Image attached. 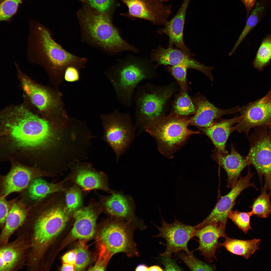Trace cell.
<instances>
[{
	"instance_id": "cell-1",
	"label": "cell",
	"mask_w": 271,
	"mask_h": 271,
	"mask_svg": "<svg viewBox=\"0 0 271 271\" xmlns=\"http://www.w3.org/2000/svg\"><path fill=\"white\" fill-rule=\"evenodd\" d=\"M2 131L18 147L35 149L46 146L57 151L64 148L70 137L67 119L46 115L36 109L27 98L0 112Z\"/></svg>"
},
{
	"instance_id": "cell-2",
	"label": "cell",
	"mask_w": 271,
	"mask_h": 271,
	"mask_svg": "<svg viewBox=\"0 0 271 271\" xmlns=\"http://www.w3.org/2000/svg\"><path fill=\"white\" fill-rule=\"evenodd\" d=\"M27 43L28 62L43 68L55 87L63 82L67 67L73 66L80 68L86 62L85 58L64 49L53 38L50 30L37 22L30 23Z\"/></svg>"
},
{
	"instance_id": "cell-3",
	"label": "cell",
	"mask_w": 271,
	"mask_h": 271,
	"mask_svg": "<svg viewBox=\"0 0 271 271\" xmlns=\"http://www.w3.org/2000/svg\"><path fill=\"white\" fill-rule=\"evenodd\" d=\"M69 215L65 206L51 195L32 205L26 220L32 225L27 255L30 266L37 267L41 262L42 265L51 242L65 227Z\"/></svg>"
},
{
	"instance_id": "cell-4",
	"label": "cell",
	"mask_w": 271,
	"mask_h": 271,
	"mask_svg": "<svg viewBox=\"0 0 271 271\" xmlns=\"http://www.w3.org/2000/svg\"><path fill=\"white\" fill-rule=\"evenodd\" d=\"M117 98L122 105L129 107L132 105V96L138 84L153 77L152 69L146 60L129 56L120 60L106 72Z\"/></svg>"
},
{
	"instance_id": "cell-5",
	"label": "cell",
	"mask_w": 271,
	"mask_h": 271,
	"mask_svg": "<svg viewBox=\"0 0 271 271\" xmlns=\"http://www.w3.org/2000/svg\"><path fill=\"white\" fill-rule=\"evenodd\" d=\"M174 113L161 116L148 123L143 129L156 140L160 152L164 156L172 157L191 135L199 131L189 129V118Z\"/></svg>"
},
{
	"instance_id": "cell-6",
	"label": "cell",
	"mask_w": 271,
	"mask_h": 271,
	"mask_svg": "<svg viewBox=\"0 0 271 271\" xmlns=\"http://www.w3.org/2000/svg\"><path fill=\"white\" fill-rule=\"evenodd\" d=\"M81 24L91 41L112 54L128 51L137 53L138 49L121 37L116 28L104 13L84 9L79 14Z\"/></svg>"
},
{
	"instance_id": "cell-7",
	"label": "cell",
	"mask_w": 271,
	"mask_h": 271,
	"mask_svg": "<svg viewBox=\"0 0 271 271\" xmlns=\"http://www.w3.org/2000/svg\"><path fill=\"white\" fill-rule=\"evenodd\" d=\"M136 227L130 222L110 216L97 235L98 258L108 262L118 253H124L128 257L138 256L139 252L133 238Z\"/></svg>"
},
{
	"instance_id": "cell-8",
	"label": "cell",
	"mask_w": 271,
	"mask_h": 271,
	"mask_svg": "<svg viewBox=\"0 0 271 271\" xmlns=\"http://www.w3.org/2000/svg\"><path fill=\"white\" fill-rule=\"evenodd\" d=\"M17 75L24 95L32 104L43 114L58 116L67 114L62 95L57 88L46 87L35 82L15 63Z\"/></svg>"
},
{
	"instance_id": "cell-9",
	"label": "cell",
	"mask_w": 271,
	"mask_h": 271,
	"mask_svg": "<svg viewBox=\"0 0 271 271\" xmlns=\"http://www.w3.org/2000/svg\"><path fill=\"white\" fill-rule=\"evenodd\" d=\"M173 91L170 86L159 89L149 83L138 86L134 99L136 125L143 129L149 122L162 116Z\"/></svg>"
},
{
	"instance_id": "cell-10",
	"label": "cell",
	"mask_w": 271,
	"mask_h": 271,
	"mask_svg": "<svg viewBox=\"0 0 271 271\" xmlns=\"http://www.w3.org/2000/svg\"><path fill=\"white\" fill-rule=\"evenodd\" d=\"M104 130L102 139L114 151L117 161L133 140L135 126L128 113L115 109L113 112L100 115Z\"/></svg>"
},
{
	"instance_id": "cell-11",
	"label": "cell",
	"mask_w": 271,
	"mask_h": 271,
	"mask_svg": "<svg viewBox=\"0 0 271 271\" xmlns=\"http://www.w3.org/2000/svg\"><path fill=\"white\" fill-rule=\"evenodd\" d=\"M239 112L240 119L234 130L247 134L255 127H271V87L264 97L242 107Z\"/></svg>"
},
{
	"instance_id": "cell-12",
	"label": "cell",
	"mask_w": 271,
	"mask_h": 271,
	"mask_svg": "<svg viewBox=\"0 0 271 271\" xmlns=\"http://www.w3.org/2000/svg\"><path fill=\"white\" fill-rule=\"evenodd\" d=\"M161 227L156 226L159 231V234L155 236L164 239L166 242V248L161 256L168 255L171 257L172 253L176 255L181 251L189 253L190 251L187 247L189 240L194 236L197 229L195 226L185 225L175 219L171 224L166 222L163 218Z\"/></svg>"
},
{
	"instance_id": "cell-13",
	"label": "cell",
	"mask_w": 271,
	"mask_h": 271,
	"mask_svg": "<svg viewBox=\"0 0 271 271\" xmlns=\"http://www.w3.org/2000/svg\"><path fill=\"white\" fill-rule=\"evenodd\" d=\"M51 175L36 168L14 164L7 174L0 177V196L6 197L11 193L22 191L28 187L34 179Z\"/></svg>"
},
{
	"instance_id": "cell-14",
	"label": "cell",
	"mask_w": 271,
	"mask_h": 271,
	"mask_svg": "<svg viewBox=\"0 0 271 271\" xmlns=\"http://www.w3.org/2000/svg\"><path fill=\"white\" fill-rule=\"evenodd\" d=\"M253 174L249 170L244 177L240 176L238 180L226 194L221 197L208 216L198 225L199 228L212 223L226 224L230 212L232 210L236 200L244 189L252 186L258 190L254 183L250 182Z\"/></svg>"
},
{
	"instance_id": "cell-15",
	"label": "cell",
	"mask_w": 271,
	"mask_h": 271,
	"mask_svg": "<svg viewBox=\"0 0 271 271\" xmlns=\"http://www.w3.org/2000/svg\"><path fill=\"white\" fill-rule=\"evenodd\" d=\"M259 176L265 177V184L271 179V131L261 130L250 140V148L246 157Z\"/></svg>"
},
{
	"instance_id": "cell-16",
	"label": "cell",
	"mask_w": 271,
	"mask_h": 271,
	"mask_svg": "<svg viewBox=\"0 0 271 271\" xmlns=\"http://www.w3.org/2000/svg\"><path fill=\"white\" fill-rule=\"evenodd\" d=\"M151 61L157 62L154 67L161 65L174 66L184 64L187 65L189 69L203 73L211 81L214 80L212 73L215 69L214 66L205 65L174 46H168L166 48L160 45L156 49L151 50Z\"/></svg>"
},
{
	"instance_id": "cell-17",
	"label": "cell",
	"mask_w": 271,
	"mask_h": 271,
	"mask_svg": "<svg viewBox=\"0 0 271 271\" xmlns=\"http://www.w3.org/2000/svg\"><path fill=\"white\" fill-rule=\"evenodd\" d=\"M73 180L85 191L99 189L110 193L108 178L102 172L96 170L90 163L75 161L69 165Z\"/></svg>"
},
{
	"instance_id": "cell-18",
	"label": "cell",
	"mask_w": 271,
	"mask_h": 271,
	"mask_svg": "<svg viewBox=\"0 0 271 271\" xmlns=\"http://www.w3.org/2000/svg\"><path fill=\"white\" fill-rule=\"evenodd\" d=\"M127 6L132 17L149 21L156 25H164L171 13L172 6L157 0H121Z\"/></svg>"
},
{
	"instance_id": "cell-19",
	"label": "cell",
	"mask_w": 271,
	"mask_h": 271,
	"mask_svg": "<svg viewBox=\"0 0 271 271\" xmlns=\"http://www.w3.org/2000/svg\"><path fill=\"white\" fill-rule=\"evenodd\" d=\"M110 193L101 197L100 203L103 211L110 216L139 225L142 222L135 215V205L131 197L112 190Z\"/></svg>"
},
{
	"instance_id": "cell-20",
	"label": "cell",
	"mask_w": 271,
	"mask_h": 271,
	"mask_svg": "<svg viewBox=\"0 0 271 271\" xmlns=\"http://www.w3.org/2000/svg\"><path fill=\"white\" fill-rule=\"evenodd\" d=\"M194 102L196 110L194 115L189 118L190 124L197 127H209L221 116L234 114L239 112L240 109L238 106L227 109L218 108L200 94L196 97Z\"/></svg>"
},
{
	"instance_id": "cell-21",
	"label": "cell",
	"mask_w": 271,
	"mask_h": 271,
	"mask_svg": "<svg viewBox=\"0 0 271 271\" xmlns=\"http://www.w3.org/2000/svg\"><path fill=\"white\" fill-rule=\"evenodd\" d=\"M103 210L100 203H98L90 204L75 212L73 214L75 222L71 232L72 236L82 239L93 237L98 214Z\"/></svg>"
},
{
	"instance_id": "cell-22",
	"label": "cell",
	"mask_w": 271,
	"mask_h": 271,
	"mask_svg": "<svg viewBox=\"0 0 271 271\" xmlns=\"http://www.w3.org/2000/svg\"><path fill=\"white\" fill-rule=\"evenodd\" d=\"M226 225L222 223H212L197 229L195 236L198 239L199 246L196 250H199L209 262L213 261L216 258V251L220 246L219 239L226 236Z\"/></svg>"
},
{
	"instance_id": "cell-23",
	"label": "cell",
	"mask_w": 271,
	"mask_h": 271,
	"mask_svg": "<svg viewBox=\"0 0 271 271\" xmlns=\"http://www.w3.org/2000/svg\"><path fill=\"white\" fill-rule=\"evenodd\" d=\"M191 0H184L178 10L173 17L168 21L164 27L157 31L159 34H165L169 37L168 46H175L188 55L193 57V54L185 45L183 32L187 10Z\"/></svg>"
},
{
	"instance_id": "cell-24",
	"label": "cell",
	"mask_w": 271,
	"mask_h": 271,
	"mask_svg": "<svg viewBox=\"0 0 271 271\" xmlns=\"http://www.w3.org/2000/svg\"><path fill=\"white\" fill-rule=\"evenodd\" d=\"M231 152L224 154L218 153L215 150L212 157L226 172L227 176V187L232 188L238 180L243 170L250 165L247 159L244 158L235 149L232 144Z\"/></svg>"
},
{
	"instance_id": "cell-25",
	"label": "cell",
	"mask_w": 271,
	"mask_h": 271,
	"mask_svg": "<svg viewBox=\"0 0 271 271\" xmlns=\"http://www.w3.org/2000/svg\"><path fill=\"white\" fill-rule=\"evenodd\" d=\"M2 246L0 250V271L12 270L20 268L25 261L27 256L26 252L30 247L27 240L20 238Z\"/></svg>"
},
{
	"instance_id": "cell-26",
	"label": "cell",
	"mask_w": 271,
	"mask_h": 271,
	"mask_svg": "<svg viewBox=\"0 0 271 271\" xmlns=\"http://www.w3.org/2000/svg\"><path fill=\"white\" fill-rule=\"evenodd\" d=\"M240 119V115H237L231 119L216 121L213 125L208 127H197L210 139L215 146L216 151L219 154H224L228 153L225 149L227 140L234 130L233 125L237 123Z\"/></svg>"
},
{
	"instance_id": "cell-27",
	"label": "cell",
	"mask_w": 271,
	"mask_h": 271,
	"mask_svg": "<svg viewBox=\"0 0 271 271\" xmlns=\"http://www.w3.org/2000/svg\"><path fill=\"white\" fill-rule=\"evenodd\" d=\"M19 198L14 204L3 227L0 238L2 246L8 243L13 233L24 224L31 209L32 205H28Z\"/></svg>"
},
{
	"instance_id": "cell-28",
	"label": "cell",
	"mask_w": 271,
	"mask_h": 271,
	"mask_svg": "<svg viewBox=\"0 0 271 271\" xmlns=\"http://www.w3.org/2000/svg\"><path fill=\"white\" fill-rule=\"evenodd\" d=\"M225 241L220 243V246L225 247L228 251L234 254L242 256L248 259L259 248L260 239L242 240L225 237Z\"/></svg>"
},
{
	"instance_id": "cell-29",
	"label": "cell",
	"mask_w": 271,
	"mask_h": 271,
	"mask_svg": "<svg viewBox=\"0 0 271 271\" xmlns=\"http://www.w3.org/2000/svg\"><path fill=\"white\" fill-rule=\"evenodd\" d=\"M62 182L50 183L41 177L33 180L28 188L29 196L32 200L37 201L55 193L65 191Z\"/></svg>"
},
{
	"instance_id": "cell-30",
	"label": "cell",
	"mask_w": 271,
	"mask_h": 271,
	"mask_svg": "<svg viewBox=\"0 0 271 271\" xmlns=\"http://www.w3.org/2000/svg\"><path fill=\"white\" fill-rule=\"evenodd\" d=\"M271 60V34L262 40L253 62V67L259 71L267 65Z\"/></svg>"
},
{
	"instance_id": "cell-31",
	"label": "cell",
	"mask_w": 271,
	"mask_h": 271,
	"mask_svg": "<svg viewBox=\"0 0 271 271\" xmlns=\"http://www.w3.org/2000/svg\"><path fill=\"white\" fill-rule=\"evenodd\" d=\"M266 186L264 185L261 194L253 201L250 207L252 215L261 218H267L271 214V203L270 194L266 192Z\"/></svg>"
},
{
	"instance_id": "cell-32",
	"label": "cell",
	"mask_w": 271,
	"mask_h": 271,
	"mask_svg": "<svg viewBox=\"0 0 271 271\" xmlns=\"http://www.w3.org/2000/svg\"><path fill=\"white\" fill-rule=\"evenodd\" d=\"M264 9L263 6L259 3H256L255 8L252 11L248 18L244 29L231 51L229 53L230 56L232 55L246 36L258 24Z\"/></svg>"
},
{
	"instance_id": "cell-33",
	"label": "cell",
	"mask_w": 271,
	"mask_h": 271,
	"mask_svg": "<svg viewBox=\"0 0 271 271\" xmlns=\"http://www.w3.org/2000/svg\"><path fill=\"white\" fill-rule=\"evenodd\" d=\"M186 91L181 90L176 99L173 106L174 114L185 116L195 113V106Z\"/></svg>"
},
{
	"instance_id": "cell-34",
	"label": "cell",
	"mask_w": 271,
	"mask_h": 271,
	"mask_svg": "<svg viewBox=\"0 0 271 271\" xmlns=\"http://www.w3.org/2000/svg\"><path fill=\"white\" fill-rule=\"evenodd\" d=\"M77 185H74L66 189L65 190V207L69 215L73 214L81 208L82 203V193L81 189Z\"/></svg>"
},
{
	"instance_id": "cell-35",
	"label": "cell",
	"mask_w": 271,
	"mask_h": 271,
	"mask_svg": "<svg viewBox=\"0 0 271 271\" xmlns=\"http://www.w3.org/2000/svg\"><path fill=\"white\" fill-rule=\"evenodd\" d=\"M180 260L187 265L190 270L193 271H212L215 268L211 266L196 258L194 256L192 251L189 253H178Z\"/></svg>"
},
{
	"instance_id": "cell-36",
	"label": "cell",
	"mask_w": 271,
	"mask_h": 271,
	"mask_svg": "<svg viewBox=\"0 0 271 271\" xmlns=\"http://www.w3.org/2000/svg\"><path fill=\"white\" fill-rule=\"evenodd\" d=\"M252 215L251 212H243L232 210L229 212L228 218L238 227L245 233L251 229L250 225V217Z\"/></svg>"
},
{
	"instance_id": "cell-37",
	"label": "cell",
	"mask_w": 271,
	"mask_h": 271,
	"mask_svg": "<svg viewBox=\"0 0 271 271\" xmlns=\"http://www.w3.org/2000/svg\"><path fill=\"white\" fill-rule=\"evenodd\" d=\"M168 70L177 81L181 90L187 91L188 89L186 77L188 66L184 64L174 66L166 65Z\"/></svg>"
},
{
	"instance_id": "cell-38",
	"label": "cell",
	"mask_w": 271,
	"mask_h": 271,
	"mask_svg": "<svg viewBox=\"0 0 271 271\" xmlns=\"http://www.w3.org/2000/svg\"><path fill=\"white\" fill-rule=\"evenodd\" d=\"M23 0H4L1 2L0 20L8 21L15 14Z\"/></svg>"
},
{
	"instance_id": "cell-39",
	"label": "cell",
	"mask_w": 271,
	"mask_h": 271,
	"mask_svg": "<svg viewBox=\"0 0 271 271\" xmlns=\"http://www.w3.org/2000/svg\"><path fill=\"white\" fill-rule=\"evenodd\" d=\"M75 250L76 253L75 270H82L85 268L89 262L90 253L84 242L80 243Z\"/></svg>"
},
{
	"instance_id": "cell-40",
	"label": "cell",
	"mask_w": 271,
	"mask_h": 271,
	"mask_svg": "<svg viewBox=\"0 0 271 271\" xmlns=\"http://www.w3.org/2000/svg\"><path fill=\"white\" fill-rule=\"evenodd\" d=\"M18 196L10 200H7L6 197L0 196V224L3 227L7 218L14 203L19 197Z\"/></svg>"
},
{
	"instance_id": "cell-41",
	"label": "cell",
	"mask_w": 271,
	"mask_h": 271,
	"mask_svg": "<svg viewBox=\"0 0 271 271\" xmlns=\"http://www.w3.org/2000/svg\"><path fill=\"white\" fill-rule=\"evenodd\" d=\"M89 4L96 10L104 13L108 10L113 0H87Z\"/></svg>"
},
{
	"instance_id": "cell-42",
	"label": "cell",
	"mask_w": 271,
	"mask_h": 271,
	"mask_svg": "<svg viewBox=\"0 0 271 271\" xmlns=\"http://www.w3.org/2000/svg\"><path fill=\"white\" fill-rule=\"evenodd\" d=\"M79 74L78 68L73 66H70L66 69L64 74V80L70 82L78 81L79 80Z\"/></svg>"
},
{
	"instance_id": "cell-43",
	"label": "cell",
	"mask_w": 271,
	"mask_h": 271,
	"mask_svg": "<svg viewBox=\"0 0 271 271\" xmlns=\"http://www.w3.org/2000/svg\"><path fill=\"white\" fill-rule=\"evenodd\" d=\"M162 263L165 267V270L181 271L183 269L177 264L175 259L171 258L166 255L161 256Z\"/></svg>"
},
{
	"instance_id": "cell-44",
	"label": "cell",
	"mask_w": 271,
	"mask_h": 271,
	"mask_svg": "<svg viewBox=\"0 0 271 271\" xmlns=\"http://www.w3.org/2000/svg\"><path fill=\"white\" fill-rule=\"evenodd\" d=\"M62 260L63 263L75 265L76 260L75 250H71L66 253L62 256Z\"/></svg>"
},
{
	"instance_id": "cell-45",
	"label": "cell",
	"mask_w": 271,
	"mask_h": 271,
	"mask_svg": "<svg viewBox=\"0 0 271 271\" xmlns=\"http://www.w3.org/2000/svg\"><path fill=\"white\" fill-rule=\"evenodd\" d=\"M245 6L247 13V17L254 5L256 0H241Z\"/></svg>"
},
{
	"instance_id": "cell-46",
	"label": "cell",
	"mask_w": 271,
	"mask_h": 271,
	"mask_svg": "<svg viewBox=\"0 0 271 271\" xmlns=\"http://www.w3.org/2000/svg\"><path fill=\"white\" fill-rule=\"evenodd\" d=\"M60 269L61 271H74L75 270V267L74 265L64 263Z\"/></svg>"
},
{
	"instance_id": "cell-47",
	"label": "cell",
	"mask_w": 271,
	"mask_h": 271,
	"mask_svg": "<svg viewBox=\"0 0 271 271\" xmlns=\"http://www.w3.org/2000/svg\"><path fill=\"white\" fill-rule=\"evenodd\" d=\"M148 267L146 265L140 264L137 266L135 270L137 271H148Z\"/></svg>"
},
{
	"instance_id": "cell-48",
	"label": "cell",
	"mask_w": 271,
	"mask_h": 271,
	"mask_svg": "<svg viewBox=\"0 0 271 271\" xmlns=\"http://www.w3.org/2000/svg\"><path fill=\"white\" fill-rule=\"evenodd\" d=\"M164 270L158 265H154L148 267V271H161Z\"/></svg>"
},
{
	"instance_id": "cell-49",
	"label": "cell",
	"mask_w": 271,
	"mask_h": 271,
	"mask_svg": "<svg viewBox=\"0 0 271 271\" xmlns=\"http://www.w3.org/2000/svg\"><path fill=\"white\" fill-rule=\"evenodd\" d=\"M265 185L266 186L267 188L269 189L271 191V179L267 183L265 184Z\"/></svg>"
},
{
	"instance_id": "cell-50",
	"label": "cell",
	"mask_w": 271,
	"mask_h": 271,
	"mask_svg": "<svg viewBox=\"0 0 271 271\" xmlns=\"http://www.w3.org/2000/svg\"><path fill=\"white\" fill-rule=\"evenodd\" d=\"M158 1L161 3H163V2H166L168 1L169 0H157Z\"/></svg>"
},
{
	"instance_id": "cell-51",
	"label": "cell",
	"mask_w": 271,
	"mask_h": 271,
	"mask_svg": "<svg viewBox=\"0 0 271 271\" xmlns=\"http://www.w3.org/2000/svg\"><path fill=\"white\" fill-rule=\"evenodd\" d=\"M4 0H0L1 3Z\"/></svg>"
},
{
	"instance_id": "cell-52",
	"label": "cell",
	"mask_w": 271,
	"mask_h": 271,
	"mask_svg": "<svg viewBox=\"0 0 271 271\" xmlns=\"http://www.w3.org/2000/svg\"><path fill=\"white\" fill-rule=\"evenodd\" d=\"M80 0V1H83V0Z\"/></svg>"
}]
</instances>
